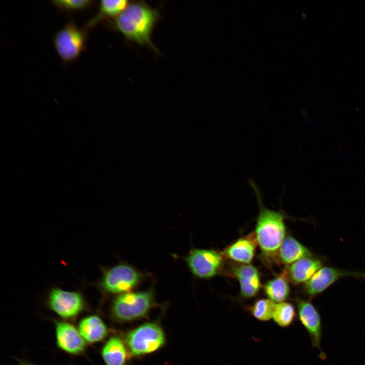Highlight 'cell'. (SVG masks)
Here are the masks:
<instances>
[{
  "mask_svg": "<svg viewBox=\"0 0 365 365\" xmlns=\"http://www.w3.org/2000/svg\"><path fill=\"white\" fill-rule=\"evenodd\" d=\"M55 338L58 348L74 356L85 353L87 343L80 334L78 327L68 321H54Z\"/></svg>",
  "mask_w": 365,
  "mask_h": 365,
  "instance_id": "cell-10",
  "label": "cell"
},
{
  "mask_svg": "<svg viewBox=\"0 0 365 365\" xmlns=\"http://www.w3.org/2000/svg\"><path fill=\"white\" fill-rule=\"evenodd\" d=\"M296 312L294 306L288 302H282L275 304L272 318L280 327L290 326L295 321Z\"/></svg>",
  "mask_w": 365,
  "mask_h": 365,
  "instance_id": "cell-20",
  "label": "cell"
},
{
  "mask_svg": "<svg viewBox=\"0 0 365 365\" xmlns=\"http://www.w3.org/2000/svg\"><path fill=\"white\" fill-rule=\"evenodd\" d=\"M101 269V276L94 285L105 297L132 291L147 277L145 273L123 262Z\"/></svg>",
  "mask_w": 365,
  "mask_h": 365,
  "instance_id": "cell-3",
  "label": "cell"
},
{
  "mask_svg": "<svg viewBox=\"0 0 365 365\" xmlns=\"http://www.w3.org/2000/svg\"><path fill=\"white\" fill-rule=\"evenodd\" d=\"M165 341V335L161 326L157 322H150L128 332L125 342L132 355L141 356L161 349Z\"/></svg>",
  "mask_w": 365,
  "mask_h": 365,
  "instance_id": "cell-6",
  "label": "cell"
},
{
  "mask_svg": "<svg viewBox=\"0 0 365 365\" xmlns=\"http://www.w3.org/2000/svg\"><path fill=\"white\" fill-rule=\"evenodd\" d=\"M257 242L254 232L240 238L226 247L223 256L239 263L250 264L255 253Z\"/></svg>",
  "mask_w": 365,
  "mask_h": 365,
  "instance_id": "cell-13",
  "label": "cell"
},
{
  "mask_svg": "<svg viewBox=\"0 0 365 365\" xmlns=\"http://www.w3.org/2000/svg\"><path fill=\"white\" fill-rule=\"evenodd\" d=\"M233 276L240 284V296L250 299L256 296L261 287L259 272L250 264H239L232 267Z\"/></svg>",
  "mask_w": 365,
  "mask_h": 365,
  "instance_id": "cell-12",
  "label": "cell"
},
{
  "mask_svg": "<svg viewBox=\"0 0 365 365\" xmlns=\"http://www.w3.org/2000/svg\"><path fill=\"white\" fill-rule=\"evenodd\" d=\"M223 257L222 252L214 249L192 248L184 259L194 277L209 279L222 272Z\"/></svg>",
  "mask_w": 365,
  "mask_h": 365,
  "instance_id": "cell-7",
  "label": "cell"
},
{
  "mask_svg": "<svg viewBox=\"0 0 365 365\" xmlns=\"http://www.w3.org/2000/svg\"><path fill=\"white\" fill-rule=\"evenodd\" d=\"M264 291L269 299L274 302H282L286 300L290 289L285 272L267 282L264 286Z\"/></svg>",
  "mask_w": 365,
  "mask_h": 365,
  "instance_id": "cell-19",
  "label": "cell"
},
{
  "mask_svg": "<svg viewBox=\"0 0 365 365\" xmlns=\"http://www.w3.org/2000/svg\"><path fill=\"white\" fill-rule=\"evenodd\" d=\"M45 303L49 310L66 321L76 319L89 308L81 291H69L58 287H53L49 290Z\"/></svg>",
  "mask_w": 365,
  "mask_h": 365,
  "instance_id": "cell-5",
  "label": "cell"
},
{
  "mask_svg": "<svg viewBox=\"0 0 365 365\" xmlns=\"http://www.w3.org/2000/svg\"><path fill=\"white\" fill-rule=\"evenodd\" d=\"M52 2L58 8L67 11L82 10L91 7L93 3L89 0H56Z\"/></svg>",
  "mask_w": 365,
  "mask_h": 365,
  "instance_id": "cell-22",
  "label": "cell"
},
{
  "mask_svg": "<svg viewBox=\"0 0 365 365\" xmlns=\"http://www.w3.org/2000/svg\"><path fill=\"white\" fill-rule=\"evenodd\" d=\"M283 264L290 265L305 257H313L311 252L291 236L284 239L276 254Z\"/></svg>",
  "mask_w": 365,
  "mask_h": 365,
  "instance_id": "cell-17",
  "label": "cell"
},
{
  "mask_svg": "<svg viewBox=\"0 0 365 365\" xmlns=\"http://www.w3.org/2000/svg\"><path fill=\"white\" fill-rule=\"evenodd\" d=\"M153 287L116 296L110 306V315L117 322H127L142 318L156 306Z\"/></svg>",
  "mask_w": 365,
  "mask_h": 365,
  "instance_id": "cell-4",
  "label": "cell"
},
{
  "mask_svg": "<svg viewBox=\"0 0 365 365\" xmlns=\"http://www.w3.org/2000/svg\"><path fill=\"white\" fill-rule=\"evenodd\" d=\"M78 329L86 342L90 344L103 341L109 333L106 324L97 314H90L81 319Z\"/></svg>",
  "mask_w": 365,
  "mask_h": 365,
  "instance_id": "cell-14",
  "label": "cell"
},
{
  "mask_svg": "<svg viewBox=\"0 0 365 365\" xmlns=\"http://www.w3.org/2000/svg\"><path fill=\"white\" fill-rule=\"evenodd\" d=\"M100 353L105 365H125L130 353L125 342L118 336L108 338Z\"/></svg>",
  "mask_w": 365,
  "mask_h": 365,
  "instance_id": "cell-16",
  "label": "cell"
},
{
  "mask_svg": "<svg viewBox=\"0 0 365 365\" xmlns=\"http://www.w3.org/2000/svg\"><path fill=\"white\" fill-rule=\"evenodd\" d=\"M20 365H36L33 363L28 362L26 360H20Z\"/></svg>",
  "mask_w": 365,
  "mask_h": 365,
  "instance_id": "cell-23",
  "label": "cell"
},
{
  "mask_svg": "<svg viewBox=\"0 0 365 365\" xmlns=\"http://www.w3.org/2000/svg\"><path fill=\"white\" fill-rule=\"evenodd\" d=\"M158 11L142 1L133 2L114 18L113 28L128 41L159 52L151 37L159 19Z\"/></svg>",
  "mask_w": 365,
  "mask_h": 365,
  "instance_id": "cell-1",
  "label": "cell"
},
{
  "mask_svg": "<svg viewBox=\"0 0 365 365\" xmlns=\"http://www.w3.org/2000/svg\"><path fill=\"white\" fill-rule=\"evenodd\" d=\"M128 1L124 0H103L100 2L97 14L86 24L87 28H91L101 20L116 17L126 7Z\"/></svg>",
  "mask_w": 365,
  "mask_h": 365,
  "instance_id": "cell-18",
  "label": "cell"
},
{
  "mask_svg": "<svg viewBox=\"0 0 365 365\" xmlns=\"http://www.w3.org/2000/svg\"><path fill=\"white\" fill-rule=\"evenodd\" d=\"M275 303L268 299H260L248 307L251 315L258 320L268 321L273 316Z\"/></svg>",
  "mask_w": 365,
  "mask_h": 365,
  "instance_id": "cell-21",
  "label": "cell"
},
{
  "mask_svg": "<svg viewBox=\"0 0 365 365\" xmlns=\"http://www.w3.org/2000/svg\"><path fill=\"white\" fill-rule=\"evenodd\" d=\"M296 300L299 320L309 334L312 346L321 350L322 326L318 310L308 300L301 298Z\"/></svg>",
  "mask_w": 365,
  "mask_h": 365,
  "instance_id": "cell-11",
  "label": "cell"
},
{
  "mask_svg": "<svg viewBox=\"0 0 365 365\" xmlns=\"http://www.w3.org/2000/svg\"><path fill=\"white\" fill-rule=\"evenodd\" d=\"M345 277L364 279L365 273L330 267H321L305 283L304 291L307 296L312 298L322 293L336 281Z\"/></svg>",
  "mask_w": 365,
  "mask_h": 365,
  "instance_id": "cell-9",
  "label": "cell"
},
{
  "mask_svg": "<svg viewBox=\"0 0 365 365\" xmlns=\"http://www.w3.org/2000/svg\"><path fill=\"white\" fill-rule=\"evenodd\" d=\"M322 265L320 259L313 257H305L290 264L284 272L291 282L300 284L307 282Z\"/></svg>",
  "mask_w": 365,
  "mask_h": 365,
  "instance_id": "cell-15",
  "label": "cell"
},
{
  "mask_svg": "<svg viewBox=\"0 0 365 365\" xmlns=\"http://www.w3.org/2000/svg\"><path fill=\"white\" fill-rule=\"evenodd\" d=\"M249 185L257 198L259 208L254 234L258 245L265 256L276 254L285 234V215L280 211L267 208L263 203L261 192L254 182Z\"/></svg>",
  "mask_w": 365,
  "mask_h": 365,
  "instance_id": "cell-2",
  "label": "cell"
},
{
  "mask_svg": "<svg viewBox=\"0 0 365 365\" xmlns=\"http://www.w3.org/2000/svg\"><path fill=\"white\" fill-rule=\"evenodd\" d=\"M86 41L85 31L69 22L55 34L53 44L61 60L69 63L80 55L85 48Z\"/></svg>",
  "mask_w": 365,
  "mask_h": 365,
  "instance_id": "cell-8",
  "label": "cell"
}]
</instances>
